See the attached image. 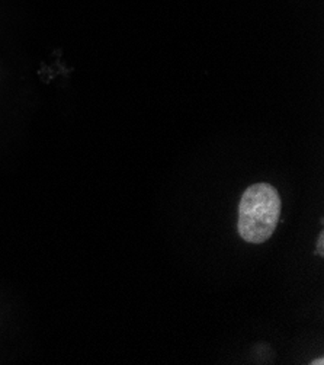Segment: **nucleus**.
Masks as SVG:
<instances>
[{"mask_svg":"<svg viewBox=\"0 0 324 365\" xmlns=\"http://www.w3.org/2000/svg\"><path fill=\"white\" fill-rule=\"evenodd\" d=\"M317 252H318L320 257H323V255H324V233H321V235L318 236V240H317Z\"/></svg>","mask_w":324,"mask_h":365,"instance_id":"obj_2","label":"nucleus"},{"mask_svg":"<svg viewBox=\"0 0 324 365\" xmlns=\"http://www.w3.org/2000/svg\"><path fill=\"white\" fill-rule=\"evenodd\" d=\"M282 201L276 188L269 184L249 187L239 205V235L249 243L261 245L271 239L281 217Z\"/></svg>","mask_w":324,"mask_h":365,"instance_id":"obj_1","label":"nucleus"},{"mask_svg":"<svg viewBox=\"0 0 324 365\" xmlns=\"http://www.w3.org/2000/svg\"><path fill=\"white\" fill-rule=\"evenodd\" d=\"M311 364H313V365H323V364H324V359H323V358H320V359H314Z\"/></svg>","mask_w":324,"mask_h":365,"instance_id":"obj_3","label":"nucleus"}]
</instances>
